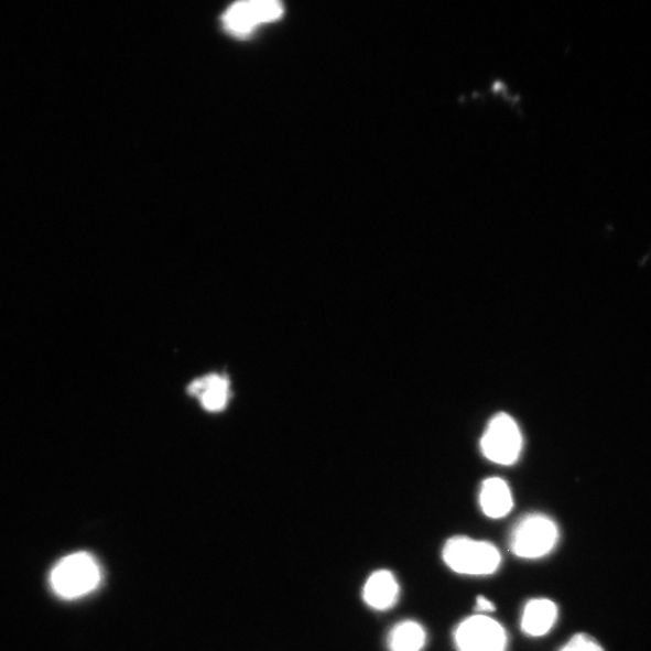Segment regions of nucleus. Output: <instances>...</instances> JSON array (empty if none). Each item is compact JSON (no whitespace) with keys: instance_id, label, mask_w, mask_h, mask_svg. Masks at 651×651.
<instances>
[{"instance_id":"1","label":"nucleus","mask_w":651,"mask_h":651,"mask_svg":"<svg viewBox=\"0 0 651 651\" xmlns=\"http://www.w3.org/2000/svg\"><path fill=\"white\" fill-rule=\"evenodd\" d=\"M443 560L446 566L465 576H491L499 571L502 556L493 544L457 535L445 543Z\"/></svg>"},{"instance_id":"2","label":"nucleus","mask_w":651,"mask_h":651,"mask_svg":"<svg viewBox=\"0 0 651 651\" xmlns=\"http://www.w3.org/2000/svg\"><path fill=\"white\" fill-rule=\"evenodd\" d=\"M101 581L97 560L88 553H75L62 558L51 572V586L62 598H80L95 592Z\"/></svg>"},{"instance_id":"3","label":"nucleus","mask_w":651,"mask_h":651,"mask_svg":"<svg viewBox=\"0 0 651 651\" xmlns=\"http://www.w3.org/2000/svg\"><path fill=\"white\" fill-rule=\"evenodd\" d=\"M560 538L555 521L544 514L523 517L510 533L509 549L520 558L535 560L551 554Z\"/></svg>"},{"instance_id":"4","label":"nucleus","mask_w":651,"mask_h":651,"mask_svg":"<svg viewBox=\"0 0 651 651\" xmlns=\"http://www.w3.org/2000/svg\"><path fill=\"white\" fill-rule=\"evenodd\" d=\"M480 446L491 463L516 464L522 449V436L516 420L507 414L496 415L485 430Z\"/></svg>"},{"instance_id":"5","label":"nucleus","mask_w":651,"mask_h":651,"mask_svg":"<svg viewBox=\"0 0 651 651\" xmlns=\"http://www.w3.org/2000/svg\"><path fill=\"white\" fill-rule=\"evenodd\" d=\"M455 644L458 651H506L508 637L499 621L479 615L458 625Z\"/></svg>"},{"instance_id":"6","label":"nucleus","mask_w":651,"mask_h":651,"mask_svg":"<svg viewBox=\"0 0 651 651\" xmlns=\"http://www.w3.org/2000/svg\"><path fill=\"white\" fill-rule=\"evenodd\" d=\"M284 8L275 0H254L232 6L224 15L225 29L236 36H247L258 25L283 17Z\"/></svg>"},{"instance_id":"7","label":"nucleus","mask_w":651,"mask_h":651,"mask_svg":"<svg viewBox=\"0 0 651 651\" xmlns=\"http://www.w3.org/2000/svg\"><path fill=\"white\" fill-rule=\"evenodd\" d=\"M187 393L195 398L203 411L223 413L232 400V384L227 376L210 373L189 382Z\"/></svg>"},{"instance_id":"8","label":"nucleus","mask_w":651,"mask_h":651,"mask_svg":"<svg viewBox=\"0 0 651 651\" xmlns=\"http://www.w3.org/2000/svg\"><path fill=\"white\" fill-rule=\"evenodd\" d=\"M362 597L370 608L377 610L391 609L399 601V582L390 571H377L367 579Z\"/></svg>"},{"instance_id":"9","label":"nucleus","mask_w":651,"mask_h":651,"mask_svg":"<svg viewBox=\"0 0 651 651\" xmlns=\"http://www.w3.org/2000/svg\"><path fill=\"white\" fill-rule=\"evenodd\" d=\"M557 617V606L551 599H531L522 612L521 630L530 637H542L554 628Z\"/></svg>"},{"instance_id":"10","label":"nucleus","mask_w":651,"mask_h":651,"mask_svg":"<svg viewBox=\"0 0 651 651\" xmlns=\"http://www.w3.org/2000/svg\"><path fill=\"white\" fill-rule=\"evenodd\" d=\"M479 503L482 513L491 519L504 518L514 506L512 491L501 478H490L481 484Z\"/></svg>"},{"instance_id":"11","label":"nucleus","mask_w":651,"mask_h":651,"mask_svg":"<svg viewBox=\"0 0 651 651\" xmlns=\"http://www.w3.org/2000/svg\"><path fill=\"white\" fill-rule=\"evenodd\" d=\"M426 644V631L413 620L402 621L390 631L388 647L390 651H421Z\"/></svg>"},{"instance_id":"12","label":"nucleus","mask_w":651,"mask_h":651,"mask_svg":"<svg viewBox=\"0 0 651 651\" xmlns=\"http://www.w3.org/2000/svg\"><path fill=\"white\" fill-rule=\"evenodd\" d=\"M558 651H605L601 645L589 634L579 633L571 638V640Z\"/></svg>"},{"instance_id":"13","label":"nucleus","mask_w":651,"mask_h":651,"mask_svg":"<svg viewBox=\"0 0 651 651\" xmlns=\"http://www.w3.org/2000/svg\"><path fill=\"white\" fill-rule=\"evenodd\" d=\"M477 610L482 612L493 611L495 605L491 601H489L487 597L479 596L477 598Z\"/></svg>"}]
</instances>
